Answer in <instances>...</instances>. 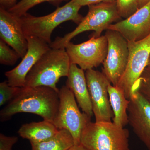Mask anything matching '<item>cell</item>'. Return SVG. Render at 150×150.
Listing matches in <instances>:
<instances>
[{
	"label": "cell",
	"instance_id": "obj_1",
	"mask_svg": "<svg viewBox=\"0 0 150 150\" xmlns=\"http://www.w3.org/2000/svg\"><path fill=\"white\" fill-rule=\"evenodd\" d=\"M59 93L44 86L21 87L18 94L1 110L0 120L8 121L17 113L28 112L54 123L59 108Z\"/></svg>",
	"mask_w": 150,
	"mask_h": 150
},
{
	"label": "cell",
	"instance_id": "obj_2",
	"mask_svg": "<svg viewBox=\"0 0 150 150\" xmlns=\"http://www.w3.org/2000/svg\"><path fill=\"white\" fill-rule=\"evenodd\" d=\"M69 58L65 48H50L41 56L26 76L24 87L44 86L59 92L57 83L69 75Z\"/></svg>",
	"mask_w": 150,
	"mask_h": 150
},
{
	"label": "cell",
	"instance_id": "obj_3",
	"mask_svg": "<svg viewBox=\"0 0 150 150\" xmlns=\"http://www.w3.org/2000/svg\"><path fill=\"white\" fill-rule=\"evenodd\" d=\"M81 7L71 0L52 13L36 17L28 13L20 18L22 27L26 37H34L48 44L51 43V35L55 28L67 21L79 24L83 18L79 13Z\"/></svg>",
	"mask_w": 150,
	"mask_h": 150
},
{
	"label": "cell",
	"instance_id": "obj_4",
	"mask_svg": "<svg viewBox=\"0 0 150 150\" xmlns=\"http://www.w3.org/2000/svg\"><path fill=\"white\" fill-rule=\"evenodd\" d=\"M88 11L77 27L63 37H57L49 44L50 48H65L67 43L81 33L93 30L91 37L101 36L103 30L108 29L113 23L120 21L121 17L118 13L116 1L102 2L88 6Z\"/></svg>",
	"mask_w": 150,
	"mask_h": 150
},
{
	"label": "cell",
	"instance_id": "obj_5",
	"mask_svg": "<svg viewBox=\"0 0 150 150\" xmlns=\"http://www.w3.org/2000/svg\"><path fill=\"white\" fill-rule=\"evenodd\" d=\"M129 131L112 122H89L81 144L88 150H130Z\"/></svg>",
	"mask_w": 150,
	"mask_h": 150
},
{
	"label": "cell",
	"instance_id": "obj_6",
	"mask_svg": "<svg viewBox=\"0 0 150 150\" xmlns=\"http://www.w3.org/2000/svg\"><path fill=\"white\" fill-rule=\"evenodd\" d=\"M59 105L54 124L58 129H66L72 136L75 145L81 144L82 131L91 118L79 110L72 92L66 86L59 89Z\"/></svg>",
	"mask_w": 150,
	"mask_h": 150
},
{
	"label": "cell",
	"instance_id": "obj_7",
	"mask_svg": "<svg viewBox=\"0 0 150 150\" xmlns=\"http://www.w3.org/2000/svg\"><path fill=\"white\" fill-rule=\"evenodd\" d=\"M108 42L105 35L91 37L87 41L75 44L71 41L65 50L71 64L79 66L84 71L92 69L103 63L107 56Z\"/></svg>",
	"mask_w": 150,
	"mask_h": 150
},
{
	"label": "cell",
	"instance_id": "obj_8",
	"mask_svg": "<svg viewBox=\"0 0 150 150\" xmlns=\"http://www.w3.org/2000/svg\"><path fill=\"white\" fill-rule=\"evenodd\" d=\"M128 43V64L116 86L123 90L126 98L129 100L133 86L147 67L150 55V34L142 40Z\"/></svg>",
	"mask_w": 150,
	"mask_h": 150
},
{
	"label": "cell",
	"instance_id": "obj_9",
	"mask_svg": "<svg viewBox=\"0 0 150 150\" xmlns=\"http://www.w3.org/2000/svg\"><path fill=\"white\" fill-rule=\"evenodd\" d=\"M105 36L107 38L108 48L107 56L103 63V73L112 85L116 86L128 64V41L121 33L115 30H107Z\"/></svg>",
	"mask_w": 150,
	"mask_h": 150
},
{
	"label": "cell",
	"instance_id": "obj_10",
	"mask_svg": "<svg viewBox=\"0 0 150 150\" xmlns=\"http://www.w3.org/2000/svg\"><path fill=\"white\" fill-rule=\"evenodd\" d=\"M85 76L96 122H112L111 109L108 87L111 83L103 73L92 69Z\"/></svg>",
	"mask_w": 150,
	"mask_h": 150
},
{
	"label": "cell",
	"instance_id": "obj_11",
	"mask_svg": "<svg viewBox=\"0 0 150 150\" xmlns=\"http://www.w3.org/2000/svg\"><path fill=\"white\" fill-rule=\"evenodd\" d=\"M129 100V123L137 137L150 150V103L137 91L132 92Z\"/></svg>",
	"mask_w": 150,
	"mask_h": 150
},
{
	"label": "cell",
	"instance_id": "obj_12",
	"mask_svg": "<svg viewBox=\"0 0 150 150\" xmlns=\"http://www.w3.org/2000/svg\"><path fill=\"white\" fill-rule=\"evenodd\" d=\"M26 37L28 49L25 56L17 67L5 73L8 83L11 86L24 87L28 74L41 56L51 48L49 44L39 38Z\"/></svg>",
	"mask_w": 150,
	"mask_h": 150
},
{
	"label": "cell",
	"instance_id": "obj_13",
	"mask_svg": "<svg viewBox=\"0 0 150 150\" xmlns=\"http://www.w3.org/2000/svg\"><path fill=\"white\" fill-rule=\"evenodd\" d=\"M107 30L119 32L128 42L146 37L150 34V1L128 18L110 25Z\"/></svg>",
	"mask_w": 150,
	"mask_h": 150
},
{
	"label": "cell",
	"instance_id": "obj_14",
	"mask_svg": "<svg viewBox=\"0 0 150 150\" xmlns=\"http://www.w3.org/2000/svg\"><path fill=\"white\" fill-rule=\"evenodd\" d=\"M0 36L22 59L26 54L28 41L20 18L0 7Z\"/></svg>",
	"mask_w": 150,
	"mask_h": 150
},
{
	"label": "cell",
	"instance_id": "obj_15",
	"mask_svg": "<svg viewBox=\"0 0 150 150\" xmlns=\"http://www.w3.org/2000/svg\"><path fill=\"white\" fill-rule=\"evenodd\" d=\"M66 86L74 93L79 107L91 118L93 112L84 70L71 64Z\"/></svg>",
	"mask_w": 150,
	"mask_h": 150
},
{
	"label": "cell",
	"instance_id": "obj_16",
	"mask_svg": "<svg viewBox=\"0 0 150 150\" xmlns=\"http://www.w3.org/2000/svg\"><path fill=\"white\" fill-rule=\"evenodd\" d=\"M59 131L54 123L43 120L23 124L19 129L18 134L30 142H39L50 139Z\"/></svg>",
	"mask_w": 150,
	"mask_h": 150
},
{
	"label": "cell",
	"instance_id": "obj_17",
	"mask_svg": "<svg viewBox=\"0 0 150 150\" xmlns=\"http://www.w3.org/2000/svg\"><path fill=\"white\" fill-rule=\"evenodd\" d=\"M108 91L114 115L112 122L117 126L124 127L129 123L128 108L130 100L126 98L123 90L111 83L108 86Z\"/></svg>",
	"mask_w": 150,
	"mask_h": 150
},
{
	"label": "cell",
	"instance_id": "obj_18",
	"mask_svg": "<svg viewBox=\"0 0 150 150\" xmlns=\"http://www.w3.org/2000/svg\"><path fill=\"white\" fill-rule=\"evenodd\" d=\"M31 150H68L75 145L72 136L66 129H60L46 141L30 142Z\"/></svg>",
	"mask_w": 150,
	"mask_h": 150
},
{
	"label": "cell",
	"instance_id": "obj_19",
	"mask_svg": "<svg viewBox=\"0 0 150 150\" xmlns=\"http://www.w3.org/2000/svg\"><path fill=\"white\" fill-rule=\"evenodd\" d=\"M64 1L66 0H20L8 11L16 16L21 18L27 13L30 8L41 3L48 2L54 6H59Z\"/></svg>",
	"mask_w": 150,
	"mask_h": 150
},
{
	"label": "cell",
	"instance_id": "obj_20",
	"mask_svg": "<svg viewBox=\"0 0 150 150\" xmlns=\"http://www.w3.org/2000/svg\"><path fill=\"white\" fill-rule=\"evenodd\" d=\"M134 91L139 92L150 103V69H145L133 86L132 93Z\"/></svg>",
	"mask_w": 150,
	"mask_h": 150
},
{
	"label": "cell",
	"instance_id": "obj_21",
	"mask_svg": "<svg viewBox=\"0 0 150 150\" xmlns=\"http://www.w3.org/2000/svg\"><path fill=\"white\" fill-rule=\"evenodd\" d=\"M20 58L19 54L4 40H0V63L1 64L13 66Z\"/></svg>",
	"mask_w": 150,
	"mask_h": 150
},
{
	"label": "cell",
	"instance_id": "obj_22",
	"mask_svg": "<svg viewBox=\"0 0 150 150\" xmlns=\"http://www.w3.org/2000/svg\"><path fill=\"white\" fill-rule=\"evenodd\" d=\"M139 0H116L118 13L122 18L126 19L138 9Z\"/></svg>",
	"mask_w": 150,
	"mask_h": 150
},
{
	"label": "cell",
	"instance_id": "obj_23",
	"mask_svg": "<svg viewBox=\"0 0 150 150\" xmlns=\"http://www.w3.org/2000/svg\"><path fill=\"white\" fill-rule=\"evenodd\" d=\"M21 87L11 86L7 81L0 83V105L9 103L18 94Z\"/></svg>",
	"mask_w": 150,
	"mask_h": 150
},
{
	"label": "cell",
	"instance_id": "obj_24",
	"mask_svg": "<svg viewBox=\"0 0 150 150\" xmlns=\"http://www.w3.org/2000/svg\"><path fill=\"white\" fill-rule=\"evenodd\" d=\"M18 141L17 137H8L0 134V150H12V148Z\"/></svg>",
	"mask_w": 150,
	"mask_h": 150
},
{
	"label": "cell",
	"instance_id": "obj_25",
	"mask_svg": "<svg viewBox=\"0 0 150 150\" xmlns=\"http://www.w3.org/2000/svg\"><path fill=\"white\" fill-rule=\"evenodd\" d=\"M74 2L81 7L91 5L102 2L116 1V0H72Z\"/></svg>",
	"mask_w": 150,
	"mask_h": 150
},
{
	"label": "cell",
	"instance_id": "obj_26",
	"mask_svg": "<svg viewBox=\"0 0 150 150\" xmlns=\"http://www.w3.org/2000/svg\"><path fill=\"white\" fill-rule=\"evenodd\" d=\"M17 0H0V7L8 10L16 4Z\"/></svg>",
	"mask_w": 150,
	"mask_h": 150
},
{
	"label": "cell",
	"instance_id": "obj_27",
	"mask_svg": "<svg viewBox=\"0 0 150 150\" xmlns=\"http://www.w3.org/2000/svg\"><path fill=\"white\" fill-rule=\"evenodd\" d=\"M68 150H88L83 146L82 145H74Z\"/></svg>",
	"mask_w": 150,
	"mask_h": 150
},
{
	"label": "cell",
	"instance_id": "obj_28",
	"mask_svg": "<svg viewBox=\"0 0 150 150\" xmlns=\"http://www.w3.org/2000/svg\"><path fill=\"white\" fill-rule=\"evenodd\" d=\"M150 0H139L138 8L139 9L149 2Z\"/></svg>",
	"mask_w": 150,
	"mask_h": 150
},
{
	"label": "cell",
	"instance_id": "obj_29",
	"mask_svg": "<svg viewBox=\"0 0 150 150\" xmlns=\"http://www.w3.org/2000/svg\"><path fill=\"white\" fill-rule=\"evenodd\" d=\"M146 68L149 69H150V55L149 58V62H148L147 67Z\"/></svg>",
	"mask_w": 150,
	"mask_h": 150
}]
</instances>
